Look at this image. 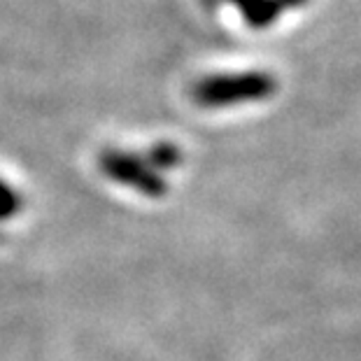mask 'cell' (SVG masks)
<instances>
[{"label": "cell", "instance_id": "1", "mask_svg": "<svg viewBox=\"0 0 361 361\" xmlns=\"http://www.w3.org/2000/svg\"><path fill=\"white\" fill-rule=\"evenodd\" d=\"M278 80L266 71L214 73L196 80L191 101L205 110H224L243 103H261L275 96Z\"/></svg>", "mask_w": 361, "mask_h": 361}, {"label": "cell", "instance_id": "2", "mask_svg": "<svg viewBox=\"0 0 361 361\" xmlns=\"http://www.w3.org/2000/svg\"><path fill=\"white\" fill-rule=\"evenodd\" d=\"M98 168H101V173L105 178H110L112 182H117L121 187H128L149 198H161V196H166V191H168L164 173L154 171L145 157L130 154V152L103 149L101 154H98Z\"/></svg>", "mask_w": 361, "mask_h": 361}, {"label": "cell", "instance_id": "3", "mask_svg": "<svg viewBox=\"0 0 361 361\" xmlns=\"http://www.w3.org/2000/svg\"><path fill=\"white\" fill-rule=\"evenodd\" d=\"M210 3H228L240 10L245 24L255 30H264L278 24L282 14L308 5V0H210Z\"/></svg>", "mask_w": 361, "mask_h": 361}, {"label": "cell", "instance_id": "4", "mask_svg": "<svg viewBox=\"0 0 361 361\" xmlns=\"http://www.w3.org/2000/svg\"><path fill=\"white\" fill-rule=\"evenodd\" d=\"M147 164L154 168V171L159 173H164V171H173L175 166H180L182 164V149L178 147L175 142H157V145H152L149 152H147Z\"/></svg>", "mask_w": 361, "mask_h": 361}, {"label": "cell", "instance_id": "5", "mask_svg": "<svg viewBox=\"0 0 361 361\" xmlns=\"http://www.w3.org/2000/svg\"><path fill=\"white\" fill-rule=\"evenodd\" d=\"M21 205H24V198H21L19 191L5 180H0V221L17 217Z\"/></svg>", "mask_w": 361, "mask_h": 361}]
</instances>
